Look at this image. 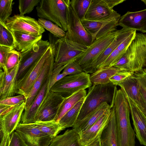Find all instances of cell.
<instances>
[{
  "label": "cell",
  "mask_w": 146,
  "mask_h": 146,
  "mask_svg": "<svg viewBox=\"0 0 146 146\" xmlns=\"http://www.w3.org/2000/svg\"><path fill=\"white\" fill-rule=\"evenodd\" d=\"M114 109L118 146H135V136L129 119L130 109L123 90L115 89L113 106Z\"/></svg>",
  "instance_id": "cell-1"
},
{
  "label": "cell",
  "mask_w": 146,
  "mask_h": 146,
  "mask_svg": "<svg viewBox=\"0 0 146 146\" xmlns=\"http://www.w3.org/2000/svg\"><path fill=\"white\" fill-rule=\"evenodd\" d=\"M113 67L134 73L146 67V33H136L125 52Z\"/></svg>",
  "instance_id": "cell-2"
},
{
  "label": "cell",
  "mask_w": 146,
  "mask_h": 146,
  "mask_svg": "<svg viewBox=\"0 0 146 146\" xmlns=\"http://www.w3.org/2000/svg\"><path fill=\"white\" fill-rule=\"evenodd\" d=\"M49 38L54 50V66L67 65L76 61L88 47L71 41L65 36L58 38L50 33Z\"/></svg>",
  "instance_id": "cell-3"
},
{
  "label": "cell",
  "mask_w": 146,
  "mask_h": 146,
  "mask_svg": "<svg viewBox=\"0 0 146 146\" xmlns=\"http://www.w3.org/2000/svg\"><path fill=\"white\" fill-rule=\"evenodd\" d=\"M115 86L110 83L93 85L88 88L76 121L84 119L103 102L107 103L111 108Z\"/></svg>",
  "instance_id": "cell-4"
},
{
  "label": "cell",
  "mask_w": 146,
  "mask_h": 146,
  "mask_svg": "<svg viewBox=\"0 0 146 146\" xmlns=\"http://www.w3.org/2000/svg\"><path fill=\"white\" fill-rule=\"evenodd\" d=\"M69 0H40L36 9L39 18L50 21L67 31L68 5Z\"/></svg>",
  "instance_id": "cell-5"
},
{
  "label": "cell",
  "mask_w": 146,
  "mask_h": 146,
  "mask_svg": "<svg viewBox=\"0 0 146 146\" xmlns=\"http://www.w3.org/2000/svg\"><path fill=\"white\" fill-rule=\"evenodd\" d=\"M116 29L104 37L95 40L86 51L76 61L82 67L83 71L92 73L93 65L97 59L106 49L116 36L121 32Z\"/></svg>",
  "instance_id": "cell-6"
},
{
  "label": "cell",
  "mask_w": 146,
  "mask_h": 146,
  "mask_svg": "<svg viewBox=\"0 0 146 146\" xmlns=\"http://www.w3.org/2000/svg\"><path fill=\"white\" fill-rule=\"evenodd\" d=\"M92 86L90 74L83 72L64 77L55 83L50 91L59 93L65 98Z\"/></svg>",
  "instance_id": "cell-7"
},
{
  "label": "cell",
  "mask_w": 146,
  "mask_h": 146,
  "mask_svg": "<svg viewBox=\"0 0 146 146\" xmlns=\"http://www.w3.org/2000/svg\"><path fill=\"white\" fill-rule=\"evenodd\" d=\"M65 36L71 41L87 47L93 42L91 36L86 31L72 7L70 0L68 5L67 31Z\"/></svg>",
  "instance_id": "cell-8"
},
{
  "label": "cell",
  "mask_w": 146,
  "mask_h": 146,
  "mask_svg": "<svg viewBox=\"0 0 146 146\" xmlns=\"http://www.w3.org/2000/svg\"><path fill=\"white\" fill-rule=\"evenodd\" d=\"M53 50V47L50 44L49 46L43 55L29 70L24 77L21 80L17 82L15 94L23 95L27 99L46 60Z\"/></svg>",
  "instance_id": "cell-9"
},
{
  "label": "cell",
  "mask_w": 146,
  "mask_h": 146,
  "mask_svg": "<svg viewBox=\"0 0 146 146\" xmlns=\"http://www.w3.org/2000/svg\"><path fill=\"white\" fill-rule=\"evenodd\" d=\"M50 45L48 40L41 39L29 50L21 52L17 77V82L24 77L29 70L44 54Z\"/></svg>",
  "instance_id": "cell-10"
},
{
  "label": "cell",
  "mask_w": 146,
  "mask_h": 146,
  "mask_svg": "<svg viewBox=\"0 0 146 146\" xmlns=\"http://www.w3.org/2000/svg\"><path fill=\"white\" fill-rule=\"evenodd\" d=\"M15 130L28 146H49L53 138L41 131L34 123H19Z\"/></svg>",
  "instance_id": "cell-11"
},
{
  "label": "cell",
  "mask_w": 146,
  "mask_h": 146,
  "mask_svg": "<svg viewBox=\"0 0 146 146\" xmlns=\"http://www.w3.org/2000/svg\"><path fill=\"white\" fill-rule=\"evenodd\" d=\"M121 15L117 12L110 18L93 21L84 19L81 22L86 31L91 36L93 42L116 29Z\"/></svg>",
  "instance_id": "cell-12"
},
{
  "label": "cell",
  "mask_w": 146,
  "mask_h": 146,
  "mask_svg": "<svg viewBox=\"0 0 146 146\" xmlns=\"http://www.w3.org/2000/svg\"><path fill=\"white\" fill-rule=\"evenodd\" d=\"M64 99L60 94L50 91L46 94L36 114L35 121L55 120Z\"/></svg>",
  "instance_id": "cell-13"
},
{
  "label": "cell",
  "mask_w": 146,
  "mask_h": 146,
  "mask_svg": "<svg viewBox=\"0 0 146 146\" xmlns=\"http://www.w3.org/2000/svg\"><path fill=\"white\" fill-rule=\"evenodd\" d=\"M125 0H92L85 17V19L99 21L108 19L116 12L113 8Z\"/></svg>",
  "instance_id": "cell-14"
},
{
  "label": "cell",
  "mask_w": 146,
  "mask_h": 146,
  "mask_svg": "<svg viewBox=\"0 0 146 146\" xmlns=\"http://www.w3.org/2000/svg\"><path fill=\"white\" fill-rule=\"evenodd\" d=\"M5 23L12 31H18L37 36L42 35L45 31V29L35 19L20 14L10 17Z\"/></svg>",
  "instance_id": "cell-15"
},
{
  "label": "cell",
  "mask_w": 146,
  "mask_h": 146,
  "mask_svg": "<svg viewBox=\"0 0 146 146\" xmlns=\"http://www.w3.org/2000/svg\"><path fill=\"white\" fill-rule=\"evenodd\" d=\"M111 116V109L88 129L78 133L82 145L93 146L100 140L103 131L108 124Z\"/></svg>",
  "instance_id": "cell-16"
},
{
  "label": "cell",
  "mask_w": 146,
  "mask_h": 146,
  "mask_svg": "<svg viewBox=\"0 0 146 146\" xmlns=\"http://www.w3.org/2000/svg\"><path fill=\"white\" fill-rule=\"evenodd\" d=\"M54 50L46 60L38 76L35 81L31 91L26 99L25 110H26L29 108L43 85L50 77L54 68Z\"/></svg>",
  "instance_id": "cell-17"
},
{
  "label": "cell",
  "mask_w": 146,
  "mask_h": 146,
  "mask_svg": "<svg viewBox=\"0 0 146 146\" xmlns=\"http://www.w3.org/2000/svg\"><path fill=\"white\" fill-rule=\"evenodd\" d=\"M25 101L15 106L5 115L0 116V131L10 135L19 123L24 111Z\"/></svg>",
  "instance_id": "cell-18"
},
{
  "label": "cell",
  "mask_w": 146,
  "mask_h": 146,
  "mask_svg": "<svg viewBox=\"0 0 146 146\" xmlns=\"http://www.w3.org/2000/svg\"><path fill=\"white\" fill-rule=\"evenodd\" d=\"M127 98L135 136L141 145L146 146V118L135 103L130 98Z\"/></svg>",
  "instance_id": "cell-19"
},
{
  "label": "cell",
  "mask_w": 146,
  "mask_h": 146,
  "mask_svg": "<svg viewBox=\"0 0 146 146\" xmlns=\"http://www.w3.org/2000/svg\"><path fill=\"white\" fill-rule=\"evenodd\" d=\"M118 86L126 97L131 99L142 113L144 109V105L140 93L139 82L134 73Z\"/></svg>",
  "instance_id": "cell-20"
},
{
  "label": "cell",
  "mask_w": 146,
  "mask_h": 146,
  "mask_svg": "<svg viewBox=\"0 0 146 146\" xmlns=\"http://www.w3.org/2000/svg\"><path fill=\"white\" fill-rule=\"evenodd\" d=\"M146 25V9L127 12L121 16L118 24V26L122 28L141 31Z\"/></svg>",
  "instance_id": "cell-21"
},
{
  "label": "cell",
  "mask_w": 146,
  "mask_h": 146,
  "mask_svg": "<svg viewBox=\"0 0 146 146\" xmlns=\"http://www.w3.org/2000/svg\"><path fill=\"white\" fill-rule=\"evenodd\" d=\"M19 64L6 74L0 69V99L14 96L17 84V77Z\"/></svg>",
  "instance_id": "cell-22"
},
{
  "label": "cell",
  "mask_w": 146,
  "mask_h": 146,
  "mask_svg": "<svg viewBox=\"0 0 146 146\" xmlns=\"http://www.w3.org/2000/svg\"><path fill=\"white\" fill-rule=\"evenodd\" d=\"M111 108L110 106L107 103H102L84 119L76 121L72 129L78 133L86 130Z\"/></svg>",
  "instance_id": "cell-23"
},
{
  "label": "cell",
  "mask_w": 146,
  "mask_h": 146,
  "mask_svg": "<svg viewBox=\"0 0 146 146\" xmlns=\"http://www.w3.org/2000/svg\"><path fill=\"white\" fill-rule=\"evenodd\" d=\"M121 32L105 51L98 58L92 66L93 73L99 68L116 48L135 30L122 28Z\"/></svg>",
  "instance_id": "cell-24"
},
{
  "label": "cell",
  "mask_w": 146,
  "mask_h": 146,
  "mask_svg": "<svg viewBox=\"0 0 146 146\" xmlns=\"http://www.w3.org/2000/svg\"><path fill=\"white\" fill-rule=\"evenodd\" d=\"M50 77L43 85L29 108L24 110L21 117V123H30L35 122L36 114L46 94Z\"/></svg>",
  "instance_id": "cell-25"
},
{
  "label": "cell",
  "mask_w": 146,
  "mask_h": 146,
  "mask_svg": "<svg viewBox=\"0 0 146 146\" xmlns=\"http://www.w3.org/2000/svg\"><path fill=\"white\" fill-rule=\"evenodd\" d=\"M15 42V49L21 52L25 51L32 48L41 39L42 35L37 36L23 32L12 31Z\"/></svg>",
  "instance_id": "cell-26"
},
{
  "label": "cell",
  "mask_w": 146,
  "mask_h": 146,
  "mask_svg": "<svg viewBox=\"0 0 146 146\" xmlns=\"http://www.w3.org/2000/svg\"><path fill=\"white\" fill-rule=\"evenodd\" d=\"M123 70H126L113 66L100 67L90 74V79L92 85L107 84L111 83L110 79L112 77Z\"/></svg>",
  "instance_id": "cell-27"
},
{
  "label": "cell",
  "mask_w": 146,
  "mask_h": 146,
  "mask_svg": "<svg viewBox=\"0 0 146 146\" xmlns=\"http://www.w3.org/2000/svg\"><path fill=\"white\" fill-rule=\"evenodd\" d=\"M49 146H83L80 142L78 134L72 129H68L54 137Z\"/></svg>",
  "instance_id": "cell-28"
},
{
  "label": "cell",
  "mask_w": 146,
  "mask_h": 146,
  "mask_svg": "<svg viewBox=\"0 0 146 146\" xmlns=\"http://www.w3.org/2000/svg\"><path fill=\"white\" fill-rule=\"evenodd\" d=\"M110 121L104 129L101 138L102 146H118L116 129V122L114 108H111Z\"/></svg>",
  "instance_id": "cell-29"
},
{
  "label": "cell",
  "mask_w": 146,
  "mask_h": 146,
  "mask_svg": "<svg viewBox=\"0 0 146 146\" xmlns=\"http://www.w3.org/2000/svg\"><path fill=\"white\" fill-rule=\"evenodd\" d=\"M86 91H79L64 99L59 108L55 121L58 122L63 116L82 98L85 97Z\"/></svg>",
  "instance_id": "cell-30"
},
{
  "label": "cell",
  "mask_w": 146,
  "mask_h": 146,
  "mask_svg": "<svg viewBox=\"0 0 146 146\" xmlns=\"http://www.w3.org/2000/svg\"><path fill=\"white\" fill-rule=\"evenodd\" d=\"M136 33V31H134L120 44L106 60L100 68L113 66L125 52L134 38Z\"/></svg>",
  "instance_id": "cell-31"
},
{
  "label": "cell",
  "mask_w": 146,
  "mask_h": 146,
  "mask_svg": "<svg viewBox=\"0 0 146 146\" xmlns=\"http://www.w3.org/2000/svg\"><path fill=\"white\" fill-rule=\"evenodd\" d=\"M85 98H82L71 109L67 112L58 122L63 130L73 127L77 121Z\"/></svg>",
  "instance_id": "cell-32"
},
{
  "label": "cell",
  "mask_w": 146,
  "mask_h": 146,
  "mask_svg": "<svg viewBox=\"0 0 146 146\" xmlns=\"http://www.w3.org/2000/svg\"><path fill=\"white\" fill-rule=\"evenodd\" d=\"M34 123L41 131L53 138L63 130L60 123L55 120L36 121Z\"/></svg>",
  "instance_id": "cell-33"
},
{
  "label": "cell",
  "mask_w": 146,
  "mask_h": 146,
  "mask_svg": "<svg viewBox=\"0 0 146 146\" xmlns=\"http://www.w3.org/2000/svg\"><path fill=\"white\" fill-rule=\"evenodd\" d=\"M0 45L9 47L14 49L15 38L13 32L7 26L5 23L0 20Z\"/></svg>",
  "instance_id": "cell-34"
},
{
  "label": "cell",
  "mask_w": 146,
  "mask_h": 146,
  "mask_svg": "<svg viewBox=\"0 0 146 146\" xmlns=\"http://www.w3.org/2000/svg\"><path fill=\"white\" fill-rule=\"evenodd\" d=\"M38 21L40 25L58 38L64 37L66 32L56 24L44 19L39 18Z\"/></svg>",
  "instance_id": "cell-35"
},
{
  "label": "cell",
  "mask_w": 146,
  "mask_h": 146,
  "mask_svg": "<svg viewBox=\"0 0 146 146\" xmlns=\"http://www.w3.org/2000/svg\"><path fill=\"white\" fill-rule=\"evenodd\" d=\"M139 86V91L144 105V109L142 113L146 118V68L134 73Z\"/></svg>",
  "instance_id": "cell-36"
},
{
  "label": "cell",
  "mask_w": 146,
  "mask_h": 146,
  "mask_svg": "<svg viewBox=\"0 0 146 146\" xmlns=\"http://www.w3.org/2000/svg\"><path fill=\"white\" fill-rule=\"evenodd\" d=\"M92 0H71V4L78 16L81 20L85 17Z\"/></svg>",
  "instance_id": "cell-37"
},
{
  "label": "cell",
  "mask_w": 146,
  "mask_h": 146,
  "mask_svg": "<svg viewBox=\"0 0 146 146\" xmlns=\"http://www.w3.org/2000/svg\"><path fill=\"white\" fill-rule=\"evenodd\" d=\"M67 65L63 66H54L50 76L46 94L50 91L51 88L55 83L64 77L67 76L62 72L60 73L63 70Z\"/></svg>",
  "instance_id": "cell-38"
},
{
  "label": "cell",
  "mask_w": 146,
  "mask_h": 146,
  "mask_svg": "<svg viewBox=\"0 0 146 146\" xmlns=\"http://www.w3.org/2000/svg\"><path fill=\"white\" fill-rule=\"evenodd\" d=\"M13 0H0V20L5 23L12 12Z\"/></svg>",
  "instance_id": "cell-39"
},
{
  "label": "cell",
  "mask_w": 146,
  "mask_h": 146,
  "mask_svg": "<svg viewBox=\"0 0 146 146\" xmlns=\"http://www.w3.org/2000/svg\"><path fill=\"white\" fill-rule=\"evenodd\" d=\"M40 0H19V9L21 15H24L31 12L34 7L38 5Z\"/></svg>",
  "instance_id": "cell-40"
},
{
  "label": "cell",
  "mask_w": 146,
  "mask_h": 146,
  "mask_svg": "<svg viewBox=\"0 0 146 146\" xmlns=\"http://www.w3.org/2000/svg\"><path fill=\"white\" fill-rule=\"evenodd\" d=\"M21 53L15 49L9 52L6 63V66L9 72L19 64Z\"/></svg>",
  "instance_id": "cell-41"
},
{
  "label": "cell",
  "mask_w": 146,
  "mask_h": 146,
  "mask_svg": "<svg viewBox=\"0 0 146 146\" xmlns=\"http://www.w3.org/2000/svg\"><path fill=\"white\" fill-rule=\"evenodd\" d=\"M134 73L126 70L121 71L116 73L110 79V82L114 86H118Z\"/></svg>",
  "instance_id": "cell-42"
},
{
  "label": "cell",
  "mask_w": 146,
  "mask_h": 146,
  "mask_svg": "<svg viewBox=\"0 0 146 146\" xmlns=\"http://www.w3.org/2000/svg\"><path fill=\"white\" fill-rule=\"evenodd\" d=\"M13 49L9 47L0 45V67L6 74L9 73L6 66L8 54Z\"/></svg>",
  "instance_id": "cell-43"
},
{
  "label": "cell",
  "mask_w": 146,
  "mask_h": 146,
  "mask_svg": "<svg viewBox=\"0 0 146 146\" xmlns=\"http://www.w3.org/2000/svg\"><path fill=\"white\" fill-rule=\"evenodd\" d=\"M26 98L23 95H19L7 97L0 100V104L15 106L26 101Z\"/></svg>",
  "instance_id": "cell-44"
},
{
  "label": "cell",
  "mask_w": 146,
  "mask_h": 146,
  "mask_svg": "<svg viewBox=\"0 0 146 146\" xmlns=\"http://www.w3.org/2000/svg\"><path fill=\"white\" fill-rule=\"evenodd\" d=\"M83 72V71L82 67L76 60L68 64L62 72L68 75L78 74Z\"/></svg>",
  "instance_id": "cell-45"
},
{
  "label": "cell",
  "mask_w": 146,
  "mask_h": 146,
  "mask_svg": "<svg viewBox=\"0 0 146 146\" xmlns=\"http://www.w3.org/2000/svg\"><path fill=\"white\" fill-rule=\"evenodd\" d=\"M9 146H28L16 131L10 135Z\"/></svg>",
  "instance_id": "cell-46"
},
{
  "label": "cell",
  "mask_w": 146,
  "mask_h": 146,
  "mask_svg": "<svg viewBox=\"0 0 146 146\" xmlns=\"http://www.w3.org/2000/svg\"><path fill=\"white\" fill-rule=\"evenodd\" d=\"M15 106L0 104V116L3 115L6 113Z\"/></svg>",
  "instance_id": "cell-47"
},
{
  "label": "cell",
  "mask_w": 146,
  "mask_h": 146,
  "mask_svg": "<svg viewBox=\"0 0 146 146\" xmlns=\"http://www.w3.org/2000/svg\"><path fill=\"white\" fill-rule=\"evenodd\" d=\"M93 146H102L101 140H99Z\"/></svg>",
  "instance_id": "cell-48"
},
{
  "label": "cell",
  "mask_w": 146,
  "mask_h": 146,
  "mask_svg": "<svg viewBox=\"0 0 146 146\" xmlns=\"http://www.w3.org/2000/svg\"><path fill=\"white\" fill-rule=\"evenodd\" d=\"M141 32H142L143 33H146V25L145 27L142 29Z\"/></svg>",
  "instance_id": "cell-49"
},
{
  "label": "cell",
  "mask_w": 146,
  "mask_h": 146,
  "mask_svg": "<svg viewBox=\"0 0 146 146\" xmlns=\"http://www.w3.org/2000/svg\"><path fill=\"white\" fill-rule=\"evenodd\" d=\"M10 139V136L9 138V139H8V144H7V146H9Z\"/></svg>",
  "instance_id": "cell-50"
},
{
  "label": "cell",
  "mask_w": 146,
  "mask_h": 146,
  "mask_svg": "<svg viewBox=\"0 0 146 146\" xmlns=\"http://www.w3.org/2000/svg\"><path fill=\"white\" fill-rule=\"evenodd\" d=\"M141 1H142L146 5V0H142Z\"/></svg>",
  "instance_id": "cell-51"
}]
</instances>
